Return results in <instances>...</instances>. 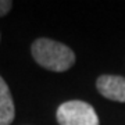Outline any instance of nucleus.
Here are the masks:
<instances>
[{
  "label": "nucleus",
  "instance_id": "nucleus-1",
  "mask_svg": "<svg viewBox=\"0 0 125 125\" xmlns=\"http://www.w3.org/2000/svg\"><path fill=\"white\" fill-rule=\"evenodd\" d=\"M31 53L35 61L45 70L64 72L75 62V53L71 47L49 38H39L31 46Z\"/></svg>",
  "mask_w": 125,
  "mask_h": 125
},
{
  "label": "nucleus",
  "instance_id": "nucleus-2",
  "mask_svg": "<svg viewBox=\"0 0 125 125\" xmlns=\"http://www.w3.org/2000/svg\"><path fill=\"white\" fill-rule=\"evenodd\" d=\"M56 118L58 125H100L96 110L82 100H70L60 104Z\"/></svg>",
  "mask_w": 125,
  "mask_h": 125
},
{
  "label": "nucleus",
  "instance_id": "nucleus-3",
  "mask_svg": "<svg viewBox=\"0 0 125 125\" xmlns=\"http://www.w3.org/2000/svg\"><path fill=\"white\" fill-rule=\"evenodd\" d=\"M96 88L103 97L113 102L125 103V78L120 75H100Z\"/></svg>",
  "mask_w": 125,
  "mask_h": 125
},
{
  "label": "nucleus",
  "instance_id": "nucleus-4",
  "mask_svg": "<svg viewBox=\"0 0 125 125\" xmlns=\"http://www.w3.org/2000/svg\"><path fill=\"white\" fill-rule=\"evenodd\" d=\"M15 117L13 96L6 81L0 76V125H11Z\"/></svg>",
  "mask_w": 125,
  "mask_h": 125
},
{
  "label": "nucleus",
  "instance_id": "nucleus-5",
  "mask_svg": "<svg viewBox=\"0 0 125 125\" xmlns=\"http://www.w3.org/2000/svg\"><path fill=\"white\" fill-rule=\"evenodd\" d=\"M13 7V1L10 0H0V17H4Z\"/></svg>",
  "mask_w": 125,
  "mask_h": 125
}]
</instances>
